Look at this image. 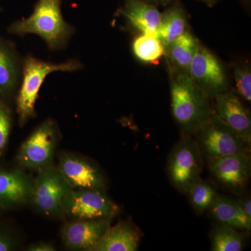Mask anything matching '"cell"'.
<instances>
[{"label":"cell","mask_w":251,"mask_h":251,"mask_svg":"<svg viewBox=\"0 0 251 251\" xmlns=\"http://www.w3.org/2000/svg\"><path fill=\"white\" fill-rule=\"evenodd\" d=\"M8 32L20 36L35 34L50 50L55 51L67 47L75 29L63 17L61 0H38L32 14L11 23Z\"/></svg>","instance_id":"obj_1"},{"label":"cell","mask_w":251,"mask_h":251,"mask_svg":"<svg viewBox=\"0 0 251 251\" xmlns=\"http://www.w3.org/2000/svg\"><path fill=\"white\" fill-rule=\"evenodd\" d=\"M169 69L173 116L185 134L194 135L214 113L209 97L188 74Z\"/></svg>","instance_id":"obj_2"},{"label":"cell","mask_w":251,"mask_h":251,"mask_svg":"<svg viewBox=\"0 0 251 251\" xmlns=\"http://www.w3.org/2000/svg\"><path fill=\"white\" fill-rule=\"evenodd\" d=\"M77 59L67 62H47L27 54L23 59V69L19 87L15 96L18 123L24 126L36 117V103L39 91L46 77L53 72H74L82 69Z\"/></svg>","instance_id":"obj_3"},{"label":"cell","mask_w":251,"mask_h":251,"mask_svg":"<svg viewBox=\"0 0 251 251\" xmlns=\"http://www.w3.org/2000/svg\"><path fill=\"white\" fill-rule=\"evenodd\" d=\"M60 137L57 122L52 118L46 119L20 147L16 156L18 166L24 171L36 173L53 166Z\"/></svg>","instance_id":"obj_4"},{"label":"cell","mask_w":251,"mask_h":251,"mask_svg":"<svg viewBox=\"0 0 251 251\" xmlns=\"http://www.w3.org/2000/svg\"><path fill=\"white\" fill-rule=\"evenodd\" d=\"M72 189L57 167H50L38 172L29 204L45 217L64 219V200Z\"/></svg>","instance_id":"obj_5"},{"label":"cell","mask_w":251,"mask_h":251,"mask_svg":"<svg viewBox=\"0 0 251 251\" xmlns=\"http://www.w3.org/2000/svg\"><path fill=\"white\" fill-rule=\"evenodd\" d=\"M194 135L202 156L209 161L220 157L249 152L250 145L214 113Z\"/></svg>","instance_id":"obj_6"},{"label":"cell","mask_w":251,"mask_h":251,"mask_svg":"<svg viewBox=\"0 0 251 251\" xmlns=\"http://www.w3.org/2000/svg\"><path fill=\"white\" fill-rule=\"evenodd\" d=\"M203 156L196 140L190 135L178 142L168 162V173L172 184L179 192L187 193L203 170Z\"/></svg>","instance_id":"obj_7"},{"label":"cell","mask_w":251,"mask_h":251,"mask_svg":"<svg viewBox=\"0 0 251 251\" xmlns=\"http://www.w3.org/2000/svg\"><path fill=\"white\" fill-rule=\"evenodd\" d=\"M120 210L105 190L72 189L64 202V214L72 219L112 220Z\"/></svg>","instance_id":"obj_8"},{"label":"cell","mask_w":251,"mask_h":251,"mask_svg":"<svg viewBox=\"0 0 251 251\" xmlns=\"http://www.w3.org/2000/svg\"><path fill=\"white\" fill-rule=\"evenodd\" d=\"M188 74L209 97L227 92L228 81L224 65L201 44L191 61Z\"/></svg>","instance_id":"obj_9"},{"label":"cell","mask_w":251,"mask_h":251,"mask_svg":"<svg viewBox=\"0 0 251 251\" xmlns=\"http://www.w3.org/2000/svg\"><path fill=\"white\" fill-rule=\"evenodd\" d=\"M58 161L57 169L73 189L105 190V176L91 160L77 153L62 151L58 155Z\"/></svg>","instance_id":"obj_10"},{"label":"cell","mask_w":251,"mask_h":251,"mask_svg":"<svg viewBox=\"0 0 251 251\" xmlns=\"http://www.w3.org/2000/svg\"><path fill=\"white\" fill-rule=\"evenodd\" d=\"M34 178L16 167H0V209L13 210L29 205Z\"/></svg>","instance_id":"obj_11"},{"label":"cell","mask_w":251,"mask_h":251,"mask_svg":"<svg viewBox=\"0 0 251 251\" xmlns=\"http://www.w3.org/2000/svg\"><path fill=\"white\" fill-rule=\"evenodd\" d=\"M111 222L110 219H72L61 229L63 244L68 250L94 251Z\"/></svg>","instance_id":"obj_12"},{"label":"cell","mask_w":251,"mask_h":251,"mask_svg":"<svg viewBox=\"0 0 251 251\" xmlns=\"http://www.w3.org/2000/svg\"><path fill=\"white\" fill-rule=\"evenodd\" d=\"M209 171L216 181L235 193L247 187L251 175L250 152L239 153L209 161Z\"/></svg>","instance_id":"obj_13"},{"label":"cell","mask_w":251,"mask_h":251,"mask_svg":"<svg viewBox=\"0 0 251 251\" xmlns=\"http://www.w3.org/2000/svg\"><path fill=\"white\" fill-rule=\"evenodd\" d=\"M23 59L11 41L0 36V99L11 102L21 80Z\"/></svg>","instance_id":"obj_14"},{"label":"cell","mask_w":251,"mask_h":251,"mask_svg":"<svg viewBox=\"0 0 251 251\" xmlns=\"http://www.w3.org/2000/svg\"><path fill=\"white\" fill-rule=\"evenodd\" d=\"M214 98L216 105L214 113L251 145V113L243 105L239 97L234 92H226Z\"/></svg>","instance_id":"obj_15"},{"label":"cell","mask_w":251,"mask_h":251,"mask_svg":"<svg viewBox=\"0 0 251 251\" xmlns=\"http://www.w3.org/2000/svg\"><path fill=\"white\" fill-rule=\"evenodd\" d=\"M120 14L133 29L142 34L156 35L161 13L145 0H125Z\"/></svg>","instance_id":"obj_16"},{"label":"cell","mask_w":251,"mask_h":251,"mask_svg":"<svg viewBox=\"0 0 251 251\" xmlns=\"http://www.w3.org/2000/svg\"><path fill=\"white\" fill-rule=\"evenodd\" d=\"M141 237V232L133 223L122 221L110 226L94 251H135Z\"/></svg>","instance_id":"obj_17"},{"label":"cell","mask_w":251,"mask_h":251,"mask_svg":"<svg viewBox=\"0 0 251 251\" xmlns=\"http://www.w3.org/2000/svg\"><path fill=\"white\" fill-rule=\"evenodd\" d=\"M200 44L197 38L186 29L181 36L165 48L169 67L176 72L188 74Z\"/></svg>","instance_id":"obj_18"},{"label":"cell","mask_w":251,"mask_h":251,"mask_svg":"<svg viewBox=\"0 0 251 251\" xmlns=\"http://www.w3.org/2000/svg\"><path fill=\"white\" fill-rule=\"evenodd\" d=\"M171 6L161 14L156 36L163 47H166L186 30L187 15L179 0H175Z\"/></svg>","instance_id":"obj_19"},{"label":"cell","mask_w":251,"mask_h":251,"mask_svg":"<svg viewBox=\"0 0 251 251\" xmlns=\"http://www.w3.org/2000/svg\"><path fill=\"white\" fill-rule=\"evenodd\" d=\"M208 211L220 224L237 229L251 231V219L246 215L239 203L230 198L218 196Z\"/></svg>","instance_id":"obj_20"},{"label":"cell","mask_w":251,"mask_h":251,"mask_svg":"<svg viewBox=\"0 0 251 251\" xmlns=\"http://www.w3.org/2000/svg\"><path fill=\"white\" fill-rule=\"evenodd\" d=\"M244 235L238 229L220 224L211 233V251H241L244 249Z\"/></svg>","instance_id":"obj_21"},{"label":"cell","mask_w":251,"mask_h":251,"mask_svg":"<svg viewBox=\"0 0 251 251\" xmlns=\"http://www.w3.org/2000/svg\"><path fill=\"white\" fill-rule=\"evenodd\" d=\"M135 57L142 62L154 64L165 54L161 41L154 34H142L132 44Z\"/></svg>","instance_id":"obj_22"},{"label":"cell","mask_w":251,"mask_h":251,"mask_svg":"<svg viewBox=\"0 0 251 251\" xmlns=\"http://www.w3.org/2000/svg\"><path fill=\"white\" fill-rule=\"evenodd\" d=\"M190 201L198 213L209 210L217 198L216 190L202 179H198L188 191Z\"/></svg>","instance_id":"obj_23"},{"label":"cell","mask_w":251,"mask_h":251,"mask_svg":"<svg viewBox=\"0 0 251 251\" xmlns=\"http://www.w3.org/2000/svg\"><path fill=\"white\" fill-rule=\"evenodd\" d=\"M13 122V112L10 103L0 99V161L4 158L7 150Z\"/></svg>","instance_id":"obj_24"},{"label":"cell","mask_w":251,"mask_h":251,"mask_svg":"<svg viewBox=\"0 0 251 251\" xmlns=\"http://www.w3.org/2000/svg\"><path fill=\"white\" fill-rule=\"evenodd\" d=\"M234 80L241 97L251 101V71L248 63L236 66L234 70Z\"/></svg>","instance_id":"obj_25"},{"label":"cell","mask_w":251,"mask_h":251,"mask_svg":"<svg viewBox=\"0 0 251 251\" xmlns=\"http://www.w3.org/2000/svg\"><path fill=\"white\" fill-rule=\"evenodd\" d=\"M19 243L12 232L0 223V251L18 250Z\"/></svg>","instance_id":"obj_26"},{"label":"cell","mask_w":251,"mask_h":251,"mask_svg":"<svg viewBox=\"0 0 251 251\" xmlns=\"http://www.w3.org/2000/svg\"><path fill=\"white\" fill-rule=\"evenodd\" d=\"M57 250L54 243L50 242H39L33 243L28 246L27 251H54Z\"/></svg>","instance_id":"obj_27"},{"label":"cell","mask_w":251,"mask_h":251,"mask_svg":"<svg viewBox=\"0 0 251 251\" xmlns=\"http://www.w3.org/2000/svg\"><path fill=\"white\" fill-rule=\"evenodd\" d=\"M239 203V206H241L243 211L245 213L246 215L248 216V217L250 218L251 219V196H246L244 198H242V200L237 202Z\"/></svg>","instance_id":"obj_28"},{"label":"cell","mask_w":251,"mask_h":251,"mask_svg":"<svg viewBox=\"0 0 251 251\" xmlns=\"http://www.w3.org/2000/svg\"><path fill=\"white\" fill-rule=\"evenodd\" d=\"M149 3L156 5V6H167L171 4L175 0H145Z\"/></svg>","instance_id":"obj_29"},{"label":"cell","mask_w":251,"mask_h":251,"mask_svg":"<svg viewBox=\"0 0 251 251\" xmlns=\"http://www.w3.org/2000/svg\"><path fill=\"white\" fill-rule=\"evenodd\" d=\"M198 1H202V2L205 3L207 6H212L216 4L219 0H198Z\"/></svg>","instance_id":"obj_30"},{"label":"cell","mask_w":251,"mask_h":251,"mask_svg":"<svg viewBox=\"0 0 251 251\" xmlns=\"http://www.w3.org/2000/svg\"><path fill=\"white\" fill-rule=\"evenodd\" d=\"M241 1L245 7L249 8L250 6L251 0H241Z\"/></svg>","instance_id":"obj_31"},{"label":"cell","mask_w":251,"mask_h":251,"mask_svg":"<svg viewBox=\"0 0 251 251\" xmlns=\"http://www.w3.org/2000/svg\"><path fill=\"white\" fill-rule=\"evenodd\" d=\"M4 211H3L2 209H0V219H1V216H2L3 212H4Z\"/></svg>","instance_id":"obj_32"},{"label":"cell","mask_w":251,"mask_h":251,"mask_svg":"<svg viewBox=\"0 0 251 251\" xmlns=\"http://www.w3.org/2000/svg\"><path fill=\"white\" fill-rule=\"evenodd\" d=\"M0 11H1V9H0Z\"/></svg>","instance_id":"obj_33"}]
</instances>
